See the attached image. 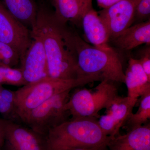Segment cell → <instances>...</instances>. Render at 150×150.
<instances>
[{"label": "cell", "instance_id": "cell-24", "mask_svg": "<svg viewBox=\"0 0 150 150\" xmlns=\"http://www.w3.org/2000/svg\"><path fill=\"white\" fill-rule=\"evenodd\" d=\"M140 64L148 78L150 79V46L145 49L139 59H138Z\"/></svg>", "mask_w": 150, "mask_h": 150}, {"label": "cell", "instance_id": "cell-1", "mask_svg": "<svg viewBox=\"0 0 150 150\" xmlns=\"http://www.w3.org/2000/svg\"><path fill=\"white\" fill-rule=\"evenodd\" d=\"M38 5L36 24L32 30L43 41L48 76L67 80L85 77L78 67L67 25L58 21L42 0Z\"/></svg>", "mask_w": 150, "mask_h": 150}, {"label": "cell", "instance_id": "cell-23", "mask_svg": "<svg viewBox=\"0 0 150 150\" xmlns=\"http://www.w3.org/2000/svg\"><path fill=\"white\" fill-rule=\"evenodd\" d=\"M150 15V0H139L136 7L134 22L146 21L149 19Z\"/></svg>", "mask_w": 150, "mask_h": 150}, {"label": "cell", "instance_id": "cell-3", "mask_svg": "<svg viewBox=\"0 0 150 150\" xmlns=\"http://www.w3.org/2000/svg\"><path fill=\"white\" fill-rule=\"evenodd\" d=\"M51 149L67 150L76 148H107L111 137L106 136L95 118L71 119L50 131Z\"/></svg>", "mask_w": 150, "mask_h": 150}, {"label": "cell", "instance_id": "cell-22", "mask_svg": "<svg viewBox=\"0 0 150 150\" xmlns=\"http://www.w3.org/2000/svg\"><path fill=\"white\" fill-rule=\"evenodd\" d=\"M98 122L100 129L106 136L112 138L119 134L120 130L118 129L115 120L109 112L100 116Z\"/></svg>", "mask_w": 150, "mask_h": 150}, {"label": "cell", "instance_id": "cell-20", "mask_svg": "<svg viewBox=\"0 0 150 150\" xmlns=\"http://www.w3.org/2000/svg\"><path fill=\"white\" fill-rule=\"evenodd\" d=\"M20 63V56L13 48L0 41V64L13 67Z\"/></svg>", "mask_w": 150, "mask_h": 150}, {"label": "cell", "instance_id": "cell-27", "mask_svg": "<svg viewBox=\"0 0 150 150\" xmlns=\"http://www.w3.org/2000/svg\"><path fill=\"white\" fill-rule=\"evenodd\" d=\"M67 150H101L96 148H76L69 149Z\"/></svg>", "mask_w": 150, "mask_h": 150}, {"label": "cell", "instance_id": "cell-21", "mask_svg": "<svg viewBox=\"0 0 150 150\" xmlns=\"http://www.w3.org/2000/svg\"><path fill=\"white\" fill-rule=\"evenodd\" d=\"M3 85L0 84V114L3 119L21 123L16 112V106L8 102L4 96Z\"/></svg>", "mask_w": 150, "mask_h": 150}, {"label": "cell", "instance_id": "cell-12", "mask_svg": "<svg viewBox=\"0 0 150 150\" xmlns=\"http://www.w3.org/2000/svg\"><path fill=\"white\" fill-rule=\"evenodd\" d=\"M107 148L108 150H150V123L111 138Z\"/></svg>", "mask_w": 150, "mask_h": 150}, {"label": "cell", "instance_id": "cell-14", "mask_svg": "<svg viewBox=\"0 0 150 150\" xmlns=\"http://www.w3.org/2000/svg\"><path fill=\"white\" fill-rule=\"evenodd\" d=\"M122 50L129 51L143 44H150V20L136 23L111 39Z\"/></svg>", "mask_w": 150, "mask_h": 150}, {"label": "cell", "instance_id": "cell-26", "mask_svg": "<svg viewBox=\"0 0 150 150\" xmlns=\"http://www.w3.org/2000/svg\"><path fill=\"white\" fill-rule=\"evenodd\" d=\"M4 141V132L3 118H0V150L3 147Z\"/></svg>", "mask_w": 150, "mask_h": 150}, {"label": "cell", "instance_id": "cell-6", "mask_svg": "<svg viewBox=\"0 0 150 150\" xmlns=\"http://www.w3.org/2000/svg\"><path fill=\"white\" fill-rule=\"evenodd\" d=\"M71 90L58 94L28 112L22 123L47 137L52 129L70 120L67 103Z\"/></svg>", "mask_w": 150, "mask_h": 150}, {"label": "cell", "instance_id": "cell-18", "mask_svg": "<svg viewBox=\"0 0 150 150\" xmlns=\"http://www.w3.org/2000/svg\"><path fill=\"white\" fill-rule=\"evenodd\" d=\"M150 118V91L140 97L139 106L135 113L129 116L126 124L129 131L139 128L146 124Z\"/></svg>", "mask_w": 150, "mask_h": 150}, {"label": "cell", "instance_id": "cell-2", "mask_svg": "<svg viewBox=\"0 0 150 150\" xmlns=\"http://www.w3.org/2000/svg\"><path fill=\"white\" fill-rule=\"evenodd\" d=\"M70 32L78 67L83 76H93L101 81L106 80L125 83L123 65L113 48H98L86 43L71 28Z\"/></svg>", "mask_w": 150, "mask_h": 150}, {"label": "cell", "instance_id": "cell-13", "mask_svg": "<svg viewBox=\"0 0 150 150\" xmlns=\"http://www.w3.org/2000/svg\"><path fill=\"white\" fill-rule=\"evenodd\" d=\"M56 19L63 24L69 22L81 24L84 14L93 7V0H51Z\"/></svg>", "mask_w": 150, "mask_h": 150}, {"label": "cell", "instance_id": "cell-16", "mask_svg": "<svg viewBox=\"0 0 150 150\" xmlns=\"http://www.w3.org/2000/svg\"><path fill=\"white\" fill-rule=\"evenodd\" d=\"M11 14L31 30L36 24L38 5L33 0H4Z\"/></svg>", "mask_w": 150, "mask_h": 150}, {"label": "cell", "instance_id": "cell-7", "mask_svg": "<svg viewBox=\"0 0 150 150\" xmlns=\"http://www.w3.org/2000/svg\"><path fill=\"white\" fill-rule=\"evenodd\" d=\"M3 120L4 132L3 150L51 149L46 136L35 132L22 123Z\"/></svg>", "mask_w": 150, "mask_h": 150}, {"label": "cell", "instance_id": "cell-9", "mask_svg": "<svg viewBox=\"0 0 150 150\" xmlns=\"http://www.w3.org/2000/svg\"><path fill=\"white\" fill-rule=\"evenodd\" d=\"M31 32V43L20 62L19 68L26 84L48 76L47 58L43 41L35 30H32Z\"/></svg>", "mask_w": 150, "mask_h": 150}, {"label": "cell", "instance_id": "cell-25", "mask_svg": "<svg viewBox=\"0 0 150 150\" xmlns=\"http://www.w3.org/2000/svg\"><path fill=\"white\" fill-rule=\"evenodd\" d=\"M121 0H97L98 5L101 8H105Z\"/></svg>", "mask_w": 150, "mask_h": 150}, {"label": "cell", "instance_id": "cell-28", "mask_svg": "<svg viewBox=\"0 0 150 150\" xmlns=\"http://www.w3.org/2000/svg\"><path fill=\"white\" fill-rule=\"evenodd\" d=\"M50 150H58V149H51Z\"/></svg>", "mask_w": 150, "mask_h": 150}, {"label": "cell", "instance_id": "cell-4", "mask_svg": "<svg viewBox=\"0 0 150 150\" xmlns=\"http://www.w3.org/2000/svg\"><path fill=\"white\" fill-rule=\"evenodd\" d=\"M97 81H101L93 76L70 80L48 76L27 84L14 91L17 113L21 121L31 110L56 95Z\"/></svg>", "mask_w": 150, "mask_h": 150}, {"label": "cell", "instance_id": "cell-11", "mask_svg": "<svg viewBox=\"0 0 150 150\" xmlns=\"http://www.w3.org/2000/svg\"><path fill=\"white\" fill-rule=\"evenodd\" d=\"M81 24L87 40L92 46L104 49L111 48L108 44L110 36L107 26L93 7L84 14Z\"/></svg>", "mask_w": 150, "mask_h": 150}, {"label": "cell", "instance_id": "cell-15", "mask_svg": "<svg viewBox=\"0 0 150 150\" xmlns=\"http://www.w3.org/2000/svg\"><path fill=\"white\" fill-rule=\"evenodd\" d=\"M125 74V83L128 89L129 97L139 100V98L150 91V79L146 74L138 59H129Z\"/></svg>", "mask_w": 150, "mask_h": 150}, {"label": "cell", "instance_id": "cell-19", "mask_svg": "<svg viewBox=\"0 0 150 150\" xmlns=\"http://www.w3.org/2000/svg\"><path fill=\"white\" fill-rule=\"evenodd\" d=\"M0 84L22 86L26 83L19 68L0 64Z\"/></svg>", "mask_w": 150, "mask_h": 150}, {"label": "cell", "instance_id": "cell-8", "mask_svg": "<svg viewBox=\"0 0 150 150\" xmlns=\"http://www.w3.org/2000/svg\"><path fill=\"white\" fill-rule=\"evenodd\" d=\"M31 40V30L14 17L0 1V41L13 48L20 62Z\"/></svg>", "mask_w": 150, "mask_h": 150}, {"label": "cell", "instance_id": "cell-10", "mask_svg": "<svg viewBox=\"0 0 150 150\" xmlns=\"http://www.w3.org/2000/svg\"><path fill=\"white\" fill-rule=\"evenodd\" d=\"M139 0H121L98 12L110 34V40L116 37L134 23Z\"/></svg>", "mask_w": 150, "mask_h": 150}, {"label": "cell", "instance_id": "cell-5", "mask_svg": "<svg viewBox=\"0 0 150 150\" xmlns=\"http://www.w3.org/2000/svg\"><path fill=\"white\" fill-rule=\"evenodd\" d=\"M114 82L104 80L93 90L79 89L70 94L67 103L71 119L95 118L100 110L109 109L118 95Z\"/></svg>", "mask_w": 150, "mask_h": 150}, {"label": "cell", "instance_id": "cell-17", "mask_svg": "<svg viewBox=\"0 0 150 150\" xmlns=\"http://www.w3.org/2000/svg\"><path fill=\"white\" fill-rule=\"evenodd\" d=\"M138 101L128 96H119L108 109V112L115 120L119 130L124 125L129 116L133 112V108Z\"/></svg>", "mask_w": 150, "mask_h": 150}]
</instances>
